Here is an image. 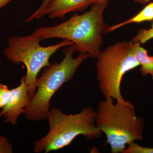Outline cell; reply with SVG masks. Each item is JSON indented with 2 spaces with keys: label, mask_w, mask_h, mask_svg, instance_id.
<instances>
[{
  "label": "cell",
  "mask_w": 153,
  "mask_h": 153,
  "mask_svg": "<svg viewBox=\"0 0 153 153\" xmlns=\"http://www.w3.org/2000/svg\"><path fill=\"white\" fill-rule=\"evenodd\" d=\"M134 51L136 59L140 66V71L142 76L150 75L153 79V56L149 55L148 50L138 42H134Z\"/></svg>",
  "instance_id": "9c48e42d"
},
{
  "label": "cell",
  "mask_w": 153,
  "mask_h": 153,
  "mask_svg": "<svg viewBox=\"0 0 153 153\" xmlns=\"http://www.w3.org/2000/svg\"><path fill=\"white\" fill-rule=\"evenodd\" d=\"M91 1L93 4H100L108 1V0H91Z\"/></svg>",
  "instance_id": "ac0fdd59"
},
{
  "label": "cell",
  "mask_w": 153,
  "mask_h": 153,
  "mask_svg": "<svg viewBox=\"0 0 153 153\" xmlns=\"http://www.w3.org/2000/svg\"><path fill=\"white\" fill-rule=\"evenodd\" d=\"M50 1V0H43L41 6L28 18L27 22H31L34 19H38L42 18V13Z\"/></svg>",
  "instance_id": "9a60e30c"
},
{
  "label": "cell",
  "mask_w": 153,
  "mask_h": 153,
  "mask_svg": "<svg viewBox=\"0 0 153 153\" xmlns=\"http://www.w3.org/2000/svg\"><path fill=\"white\" fill-rule=\"evenodd\" d=\"M30 100L24 75L21 79L20 85L10 89V96L8 102L0 111V117H3L7 123H10L16 125L19 116L24 114L25 108L29 104Z\"/></svg>",
  "instance_id": "52a82bcc"
},
{
  "label": "cell",
  "mask_w": 153,
  "mask_h": 153,
  "mask_svg": "<svg viewBox=\"0 0 153 153\" xmlns=\"http://www.w3.org/2000/svg\"><path fill=\"white\" fill-rule=\"evenodd\" d=\"M134 42H118L101 51L96 63L97 79L100 88L105 99L112 98L117 102L130 104L123 98L120 85L124 75L138 67L134 55Z\"/></svg>",
  "instance_id": "5b68a950"
},
{
  "label": "cell",
  "mask_w": 153,
  "mask_h": 153,
  "mask_svg": "<svg viewBox=\"0 0 153 153\" xmlns=\"http://www.w3.org/2000/svg\"><path fill=\"white\" fill-rule=\"evenodd\" d=\"M151 0H134L136 2L139 3L142 5H145L149 2Z\"/></svg>",
  "instance_id": "e0dca14e"
},
{
  "label": "cell",
  "mask_w": 153,
  "mask_h": 153,
  "mask_svg": "<svg viewBox=\"0 0 153 153\" xmlns=\"http://www.w3.org/2000/svg\"><path fill=\"white\" fill-rule=\"evenodd\" d=\"M122 153H153V147L142 146L134 142L128 145Z\"/></svg>",
  "instance_id": "7c38bea8"
},
{
  "label": "cell",
  "mask_w": 153,
  "mask_h": 153,
  "mask_svg": "<svg viewBox=\"0 0 153 153\" xmlns=\"http://www.w3.org/2000/svg\"><path fill=\"white\" fill-rule=\"evenodd\" d=\"M76 51L72 44L65 49L64 58L60 63L50 64L36 80L37 91L25 108V117L28 120L41 121L48 117L52 97L65 82L71 80L83 61L90 57L86 53H80L76 58Z\"/></svg>",
  "instance_id": "277c9868"
},
{
  "label": "cell",
  "mask_w": 153,
  "mask_h": 153,
  "mask_svg": "<svg viewBox=\"0 0 153 153\" xmlns=\"http://www.w3.org/2000/svg\"><path fill=\"white\" fill-rule=\"evenodd\" d=\"M153 38V23L149 29L144 28L139 30L136 35L132 39L131 41L138 42L140 44H144Z\"/></svg>",
  "instance_id": "8fae6325"
},
{
  "label": "cell",
  "mask_w": 153,
  "mask_h": 153,
  "mask_svg": "<svg viewBox=\"0 0 153 153\" xmlns=\"http://www.w3.org/2000/svg\"><path fill=\"white\" fill-rule=\"evenodd\" d=\"M96 111L90 106L74 114H66L57 108H52L47 118L49 131L35 142L33 152L47 153L59 150L70 145L80 135L87 140L100 138L102 132L96 125Z\"/></svg>",
  "instance_id": "3957f363"
},
{
  "label": "cell",
  "mask_w": 153,
  "mask_h": 153,
  "mask_svg": "<svg viewBox=\"0 0 153 153\" xmlns=\"http://www.w3.org/2000/svg\"><path fill=\"white\" fill-rule=\"evenodd\" d=\"M13 0H0V10L2 7H5L9 2Z\"/></svg>",
  "instance_id": "2e32d148"
},
{
  "label": "cell",
  "mask_w": 153,
  "mask_h": 153,
  "mask_svg": "<svg viewBox=\"0 0 153 153\" xmlns=\"http://www.w3.org/2000/svg\"><path fill=\"white\" fill-rule=\"evenodd\" d=\"M10 96V89L7 85L0 82V109H3L7 104Z\"/></svg>",
  "instance_id": "4fadbf2b"
},
{
  "label": "cell",
  "mask_w": 153,
  "mask_h": 153,
  "mask_svg": "<svg viewBox=\"0 0 153 153\" xmlns=\"http://www.w3.org/2000/svg\"><path fill=\"white\" fill-rule=\"evenodd\" d=\"M43 39L32 33L25 36H13L9 39L7 47L4 50L5 57L12 63H23L27 68L25 80L32 98L37 89L36 80L39 71L50 65V57L58 49L73 44L68 40L54 45L42 47Z\"/></svg>",
  "instance_id": "8992f818"
},
{
  "label": "cell",
  "mask_w": 153,
  "mask_h": 153,
  "mask_svg": "<svg viewBox=\"0 0 153 153\" xmlns=\"http://www.w3.org/2000/svg\"><path fill=\"white\" fill-rule=\"evenodd\" d=\"M13 148L5 137L0 135V153H12Z\"/></svg>",
  "instance_id": "5bb4252c"
},
{
  "label": "cell",
  "mask_w": 153,
  "mask_h": 153,
  "mask_svg": "<svg viewBox=\"0 0 153 153\" xmlns=\"http://www.w3.org/2000/svg\"><path fill=\"white\" fill-rule=\"evenodd\" d=\"M108 1L93 4L90 10L75 13L68 20L53 27H43L33 33L41 39L62 38L73 43L75 50L96 59L103 44L102 33L107 28L103 15Z\"/></svg>",
  "instance_id": "6da1fadb"
},
{
  "label": "cell",
  "mask_w": 153,
  "mask_h": 153,
  "mask_svg": "<svg viewBox=\"0 0 153 153\" xmlns=\"http://www.w3.org/2000/svg\"><path fill=\"white\" fill-rule=\"evenodd\" d=\"M91 0H50L42 14L51 19H63L68 13L84 10L90 5Z\"/></svg>",
  "instance_id": "ba28073f"
},
{
  "label": "cell",
  "mask_w": 153,
  "mask_h": 153,
  "mask_svg": "<svg viewBox=\"0 0 153 153\" xmlns=\"http://www.w3.org/2000/svg\"><path fill=\"white\" fill-rule=\"evenodd\" d=\"M152 22H153V1L147 4L139 13L131 19L107 28L104 33L113 32L114 30L128 24Z\"/></svg>",
  "instance_id": "30bf717a"
},
{
  "label": "cell",
  "mask_w": 153,
  "mask_h": 153,
  "mask_svg": "<svg viewBox=\"0 0 153 153\" xmlns=\"http://www.w3.org/2000/svg\"><path fill=\"white\" fill-rule=\"evenodd\" d=\"M112 98L97 105L95 124L105 134L111 153H122L126 146L143 138L145 121L137 117L133 105L123 104Z\"/></svg>",
  "instance_id": "7a4b0ae2"
}]
</instances>
